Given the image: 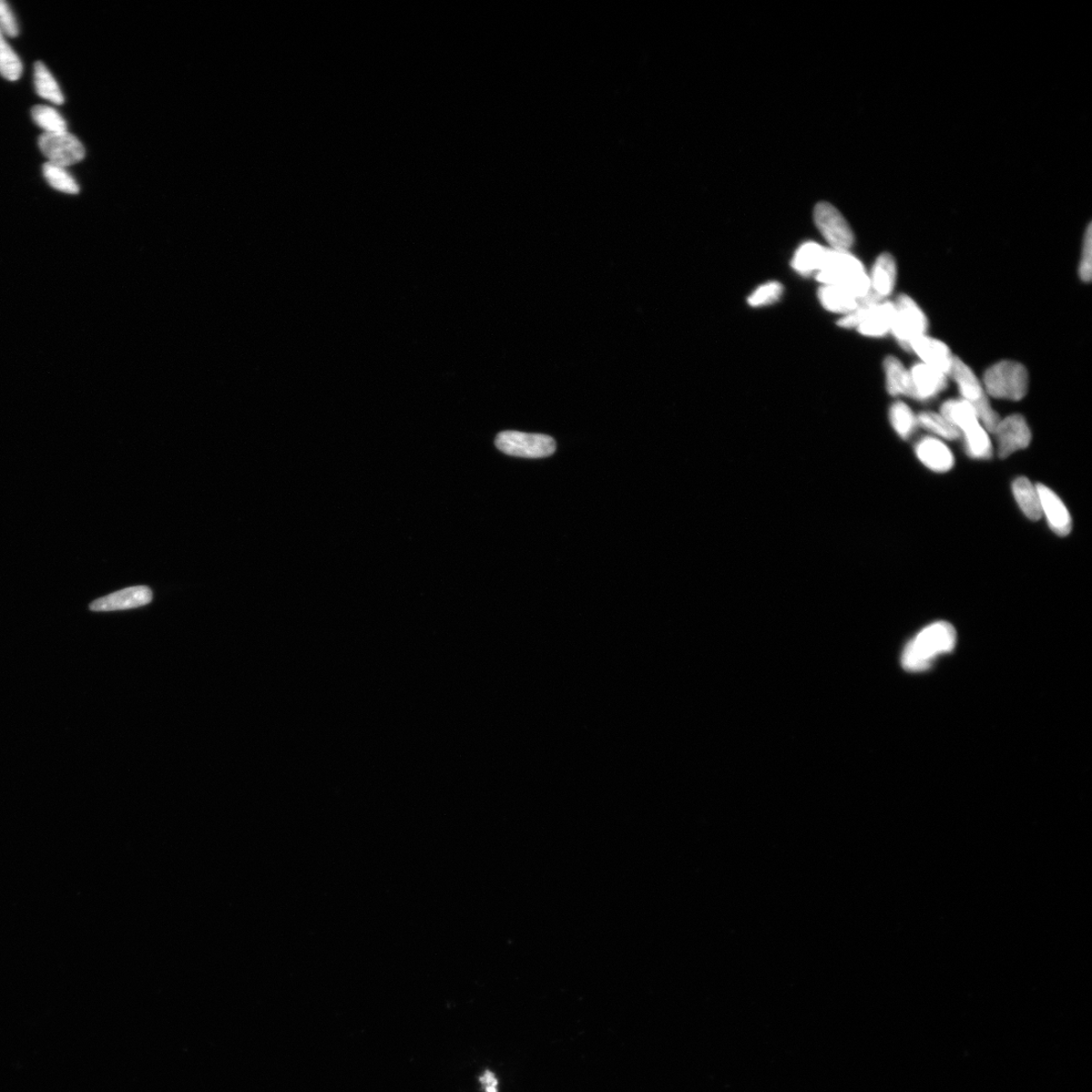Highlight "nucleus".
Masks as SVG:
<instances>
[{"label": "nucleus", "mask_w": 1092, "mask_h": 1092, "mask_svg": "<svg viewBox=\"0 0 1092 1092\" xmlns=\"http://www.w3.org/2000/svg\"><path fill=\"white\" fill-rule=\"evenodd\" d=\"M956 641V630L952 625L944 621L935 622L908 642L902 652V665L908 672L926 671L938 658L950 654Z\"/></svg>", "instance_id": "f257e3e1"}, {"label": "nucleus", "mask_w": 1092, "mask_h": 1092, "mask_svg": "<svg viewBox=\"0 0 1092 1092\" xmlns=\"http://www.w3.org/2000/svg\"><path fill=\"white\" fill-rule=\"evenodd\" d=\"M816 280L823 285H834L861 301L870 292V278L862 262L849 251L829 249Z\"/></svg>", "instance_id": "f03ea898"}, {"label": "nucleus", "mask_w": 1092, "mask_h": 1092, "mask_svg": "<svg viewBox=\"0 0 1092 1092\" xmlns=\"http://www.w3.org/2000/svg\"><path fill=\"white\" fill-rule=\"evenodd\" d=\"M1029 373L1017 362H999L985 372L983 386L988 396L995 399L1020 401L1029 391Z\"/></svg>", "instance_id": "7ed1b4c3"}, {"label": "nucleus", "mask_w": 1092, "mask_h": 1092, "mask_svg": "<svg viewBox=\"0 0 1092 1092\" xmlns=\"http://www.w3.org/2000/svg\"><path fill=\"white\" fill-rule=\"evenodd\" d=\"M950 375L959 387L962 400L973 407L979 421L982 422L985 430L990 433H994L1000 418L990 405L984 386L978 380L975 373L962 360L955 356Z\"/></svg>", "instance_id": "20e7f679"}, {"label": "nucleus", "mask_w": 1092, "mask_h": 1092, "mask_svg": "<svg viewBox=\"0 0 1092 1092\" xmlns=\"http://www.w3.org/2000/svg\"><path fill=\"white\" fill-rule=\"evenodd\" d=\"M893 317L894 304L891 302L860 304L858 309L845 315L838 325L842 328H856L867 337H882L891 332Z\"/></svg>", "instance_id": "39448f33"}, {"label": "nucleus", "mask_w": 1092, "mask_h": 1092, "mask_svg": "<svg viewBox=\"0 0 1092 1092\" xmlns=\"http://www.w3.org/2000/svg\"><path fill=\"white\" fill-rule=\"evenodd\" d=\"M894 304V317L891 333L902 349L911 351V344L926 335L928 321L925 314L914 300L902 294Z\"/></svg>", "instance_id": "423d86ee"}, {"label": "nucleus", "mask_w": 1092, "mask_h": 1092, "mask_svg": "<svg viewBox=\"0 0 1092 1092\" xmlns=\"http://www.w3.org/2000/svg\"><path fill=\"white\" fill-rule=\"evenodd\" d=\"M495 443L500 452L523 458L547 457L553 455L557 449L553 437L519 431L500 433Z\"/></svg>", "instance_id": "0eeeda50"}, {"label": "nucleus", "mask_w": 1092, "mask_h": 1092, "mask_svg": "<svg viewBox=\"0 0 1092 1092\" xmlns=\"http://www.w3.org/2000/svg\"><path fill=\"white\" fill-rule=\"evenodd\" d=\"M816 227L831 245V249L849 251L854 244V233L842 213L829 202H820L813 213Z\"/></svg>", "instance_id": "6e6552de"}, {"label": "nucleus", "mask_w": 1092, "mask_h": 1092, "mask_svg": "<svg viewBox=\"0 0 1092 1092\" xmlns=\"http://www.w3.org/2000/svg\"><path fill=\"white\" fill-rule=\"evenodd\" d=\"M39 147L50 163L65 168L76 165L86 156L84 145L67 131L44 132L39 138Z\"/></svg>", "instance_id": "1a4fd4ad"}, {"label": "nucleus", "mask_w": 1092, "mask_h": 1092, "mask_svg": "<svg viewBox=\"0 0 1092 1092\" xmlns=\"http://www.w3.org/2000/svg\"><path fill=\"white\" fill-rule=\"evenodd\" d=\"M997 439V453L1000 458H1006L1016 452L1023 451L1032 442V432L1022 415L1015 414L1000 420L994 431Z\"/></svg>", "instance_id": "9d476101"}, {"label": "nucleus", "mask_w": 1092, "mask_h": 1092, "mask_svg": "<svg viewBox=\"0 0 1092 1092\" xmlns=\"http://www.w3.org/2000/svg\"><path fill=\"white\" fill-rule=\"evenodd\" d=\"M1037 489L1042 515H1045L1051 530L1059 536L1069 535L1073 530V518L1063 500L1045 485H1037Z\"/></svg>", "instance_id": "9b49d317"}, {"label": "nucleus", "mask_w": 1092, "mask_h": 1092, "mask_svg": "<svg viewBox=\"0 0 1092 1092\" xmlns=\"http://www.w3.org/2000/svg\"><path fill=\"white\" fill-rule=\"evenodd\" d=\"M152 599L153 594L150 588L146 586L130 587L94 601L89 608L95 612L134 609L150 604Z\"/></svg>", "instance_id": "f8f14e48"}, {"label": "nucleus", "mask_w": 1092, "mask_h": 1092, "mask_svg": "<svg viewBox=\"0 0 1092 1092\" xmlns=\"http://www.w3.org/2000/svg\"><path fill=\"white\" fill-rule=\"evenodd\" d=\"M911 351L920 357L924 364L950 375L955 356L943 341L924 335L911 344Z\"/></svg>", "instance_id": "ddd939ff"}, {"label": "nucleus", "mask_w": 1092, "mask_h": 1092, "mask_svg": "<svg viewBox=\"0 0 1092 1092\" xmlns=\"http://www.w3.org/2000/svg\"><path fill=\"white\" fill-rule=\"evenodd\" d=\"M915 454L925 466L936 473L951 471L955 465L951 449L936 437L921 439L915 446Z\"/></svg>", "instance_id": "4468645a"}, {"label": "nucleus", "mask_w": 1092, "mask_h": 1092, "mask_svg": "<svg viewBox=\"0 0 1092 1092\" xmlns=\"http://www.w3.org/2000/svg\"><path fill=\"white\" fill-rule=\"evenodd\" d=\"M910 373L914 389V399L918 401L931 400L946 390L948 375L933 369L931 366L923 362L916 363L912 367Z\"/></svg>", "instance_id": "2eb2a0df"}, {"label": "nucleus", "mask_w": 1092, "mask_h": 1092, "mask_svg": "<svg viewBox=\"0 0 1092 1092\" xmlns=\"http://www.w3.org/2000/svg\"><path fill=\"white\" fill-rule=\"evenodd\" d=\"M941 414L947 418L963 438L982 430L984 426L971 404L964 400H948L941 407Z\"/></svg>", "instance_id": "dca6fc26"}, {"label": "nucleus", "mask_w": 1092, "mask_h": 1092, "mask_svg": "<svg viewBox=\"0 0 1092 1092\" xmlns=\"http://www.w3.org/2000/svg\"><path fill=\"white\" fill-rule=\"evenodd\" d=\"M870 278V293L885 301L892 293L896 280L897 268L892 255L883 253L875 261Z\"/></svg>", "instance_id": "f3484780"}, {"label": "nucleus", "mask_w": 1092, "mask_h": 1092, "mask_svg": "<svg viewBox=\"0 0 1092 1092\" xmlns=\"http://www.w3.org/2000/svg\"><path fill=\"white\" fill-rule=\"evenodd\" d=\"M883 366L888 393L891 396L914 397L911 373L905 369L902 362L894 356H888Z\"/></svg>", "instance_id": "a211bd4d"}, {"label": "nucleus", "mask_w": 1092, "mask_h": 1092, "mask_svg": "<svg viewBox=\"0 0 1092 1092\" xmlns=\"http://www.w3.org/2000/svg\"><path fill=\"white\" fill-rule=\"evenodd\" d=\"M1013 493L1017 505L1029 520L1038 522L1042 518L1040 496L1037 486L1030 483L1027 477H1017L1013 484Z\"/></svg>", "instance_id": "6ab92c4d"}, {"label": "nucleus", "mask_w": 1092, "mask_h": 1092, "mask_svg": "<svg viewBox=\"0 0 1092 1092\" xmlns=\"http://www.w3.org/2000/svg\"><path fill=\"white\" fill-rule=\"evenodd\" d=\"M829 249L818 243H805L796 251L792 260V268L802 275H810L813 272L818 273L822 267Z\"/></svg>", "instance_id": "aec40b11"}, {"label": "nucleus", "mask_w": 1092, "mask_h": 1092, "mask_svg": "<svg viewBox=\"0 0 1092 1092\" xmlns=\"http://www.w3.org/2000/svg\"><path fill=\"white\" fill-rule=\"evenodd\" d=\"M819 298L823 308L833 313L850 314L858 309L860 301L850 293L834 285H822Z\"/></svg>", "instance_id": "412c9836"}, {"label": "nucleus", "mask_w": 1092, "mask_h": 1092, "mask_svg": "<svg viewBox=\"0 0 1092 1092\" xmlns=\"http://www.w3.org/2000/svg\"><path fill=\"white\" fill-rule=\"evenodd\" d=\"M35 86L39 97L43 98L51 103L55 105H63L64 103V97L61 91L57 81L51 75L48 68L42 63L35 64Z\"/></svg>", "instance_id": "4be33fe9"}, {"label": "nucleus", "mask_w": 1092, "mask_h": 1092, "mask_svg": "<svg viewBox=\"0 0 1092 1092\" xmlns=\"http://www.w3.org/2000/svg\"><path fill=\"white\" fill-rule=\"evenodd\" d=\"M893 430L903 439L910 438L918 427L917 416L903 402L894 403L890 411Z\"/></svg>", "instance_id": "5701e85b"}, {"label": "nucleus", "mask_w": 1092, "mask_h": 1092, "mask_svg": "<svg viewBox=\"0 0 1092 1092\" xmlns=\"http://www.w3.org/2000/svg\"><path fill=\"white\" fill-rule=\"evenodd\" d=\"M918 426H922L927 431H930L945 439V441H956L960 438V432L948 422L941 413L923 412L917 415Z\"/></svg>", "instance_id": "b1692460"}, {"label": "nucleus", "mask_w": 1092, "mask_h": 1092, "mask_svg": "<svg viewBox=\"0 0 1092 1092\" xmlns=\"http://www.w3.org/2000/svg\"><path fill=\"white\" fill-rule=\"evenodd\" d=\"M43 175L49 185L59 191L70 193V195H76L79 192L77 182L65 167L47 162L43 167Z\"/></svg>", "instance_id": "393cba45"}, {"label": "nucleus", "mask_w": 1092, "mask_h": 1092, "mask_svg": "<svg viewBox=\"0 0 1092 1092\" xmlns=\"http://www.w3.org/2000/svg\"><path fill=\"white\" fill-rule=\"evenodd\" d=\"M23 74V63L10 47L0 29V75L10 81L17 80Z\"/></svg>", "instance_id": "a878e982"}, {"label": "nucleus", "mask_w": 1092, "mask_h": 1092, "mask_svg": "<svg viewBox=\"0 0 1092 1092\" xmlns=\"http://www.w3.org/2000/svg\"><path fill=\"white\" fill-rule=\"evenodd\" d=\"M32 117L36 124L45 132H61L67 131V124L63 116L52 107L36 106L32 109Z\"/></svg>", "instance_id": "bb28decb"}, {"label": "nucleus", "mask_w": 1092, "mask_h": 1092, "mask_svg": "<svg viewBox=\"0 0 1092 1092\" xmlns=\"http://www.w3.org/2000/svg\"><path fill=\"white\" fill-rule=\"evenodd\" d=\"M783 293L782 284L772 282L761 285L749 297L748 303L752 307H763L777 302Z\"/></svg>", "instance_id": "cd10ccee"}, {"label": "nucleus", "mask_w": 1092, "mask_h": 1092, "mask_svg": "<svg viewBox=\"0 0 1092 1092\" xmlns=\"http://www.w3.org/2000/svg\"><path fill=\"white\" fill-rule=\"evenodd\" d=\"M1091 224L1086 229L1083 252L1079 262V277L1084 282H1089L1092 278V230Z\"/></svg>", "instance_id": "c85d7f7f"}, {"label": "nucleus", "mask_w": 1092, "mask_h": 1092, "mask_svg": "<svg viewBox=\"0 0 1092 1092\" xmlns=\"http://www.w3.org/2000/svg\"><path fill=\"white\" fill-rule=\"evenodd\" d=\"M0 29L8 37L15 38L18 35L16 17L5 0H0Z\"/></svg>", "instance_id": "c756f323"}, {"label": "nucleus", "mask_w": 1092, "mask_h": 1092, "mask_svg": "<svg viewBox=\"0 0 1092 1092\" xmlns=\"http://www.w3.org/2000/svg\"><path fill=\"white\" fill-rule=\"evenodd\" d=\"M479 1081H481L485 1092H499L498 1079L492 1071L486 1070L481 1077H479Z\"/></svg>", "instance_id": "7c9ffc66"}]
</instances>
